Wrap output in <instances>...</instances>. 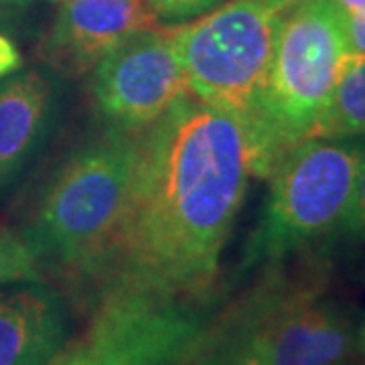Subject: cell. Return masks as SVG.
I'll use <instances>...</instances> for the list:
<instances>
[{"label":"cell","mask_w":365,"mask_h":365,"mask_svg":"<svg viewBox=\"0 0 365 365\" xmlns=\"http://www.w3.org/2000/svg\"><path fill=\"white\" fill-rule=\"evenodd\" d=\"M134 136L128 199L88 284L209 302L254 177L248 128L187 93Z\"/></svg>","instance_id":"obj_1"},{"label":"cell","mask_w":365,"mask_h":365,"mask_svg":"<svg viewBox=\"0 0 365 365\" xmlns=\"http://www.w3.org/2000/svg\"><path fill=\"white\" fill-rule=\"evenodd\" d=\"M197 365H264L250 337L227 317H220L215 333Z\"/></svg>","instance_id":"obj_14"},{"label":"cell","mask_w":365,"mask_h":365,"mask_svg":"<svg viewBox=\"0 0 365 365\" xmlns=\"http://www.w3.org/2000/svg\"><path fill=\"white\" fill-rule=\"evenodd\" d=\"M345 232H351L357 237L365 240V160L361 173H359V181H357V191H355V199H353V207L347 222L343 225Z\"/></svg>","instance_id":"obj_16"},{"label":"cell","mask_w":365,"mask_h":365,"mask_svg":"<svg viewBox=\"0 0 365 365\" xmlns=\"http://www.w3.org/2000/svg\"><path fill=\"white\" fill-rule=\"evenodd\" d=\"M345 53L343 13L331 0H307L282 16L270 73L246 124L254 177H270L292 146L317 136Z\"/></svg>","instance_id":"obj_2"},{"label":"cell","mask_w":365,"mask_h":365,"mask_svg":"<svg viewBox=\"0 0 365 365\" xmlns=\"http://www.w3.org/2000/svg\"><path fill=\"white\" fill-rule=\"evenodd\" d=\"M189 93L173 26L130 35L91 69V96L108 128L136 134Z\"/></svg>","instance_id":"obj_7"},{"label":"cell","mask_w":365,"mask_h":365,"mask_svg":"<svg viewBox=\"0 0 365 365\" xmlns=\"http://www.w3.org/2000/svg\"><path fill=\"white\" fill-rule=\"evenodd\" d=\"M215 325L207 302L112 288L49 365H197Z\"/></svg>","instance_id":"obj_5"},{"label":"cell","mask_w":365,"mask_h":365,"mask_svg":"<svg viewBox=\"0 0 365 365\" xmlns=\"http://www.w3.org/2000/svg\"><path fill=\"white\" fill-rule=\"evenodd\" d=\"M341 13H365V0H331Z\"/></svg>","instance_id":"obj_20"},{"label":"cell","mask_w":365,"mask_h":365,"mask_svg":"<svg viewBox=\"0 0 365 365\" xmlns=\"http://www.w3.org/2000/svg\"><path fill=\"white\" fill-rule=\"evenodd\" d=\"M21 66H23V57L13 39H9L6 35L0 33V79L19 71Z\"/></svg>","instance_id":"obj_18"},{"label":"cell","mask_w":365,"mask_h":365,"mask_svg":"<svg viewBox=\"0 0 365 365\" xmlns=\"http://www.w3.org/2000/svg\"><path fill=\"white\" fill-rule=\"evenodd\" d=\"M69 341V304L45 280L0 288V365H49Z\"/></svg>","instance_id":"obj_10"},{"label":"cell","mask_w":365,"mask_h":365,"mask_svg":"<svg viewBox=\"0 0 365 365\" xmlns=\"http://www.w3.org/2000/svg\"><path fill=\"white\" fill-rule=\"evenodd\" d=\"M134 155L136 136L108 128L59 167L23 232L43 264L90 282L126 205Z\"/></svg>","instance_id":"obj_3"},{"label":"cell","mask_w":365,"mask_h":365,"mask_svg":"<svg viewBox=\"0 0 365 365\" xmlns=\"http://www.w3.org/2000/svg\"><path fill=\"white\" fill-rule=\"evenodd\" d=\"M317 136L365 138V57L345 53Z\"/></svg>","instance_id":"obj_12"},{"label":"cell","mask_w":365,"mask_h":365,"mask_svg":"<svg viewBox=\"0 0 365 365\" xmlns=\"http://www.w3.org/2000/svg\"><path fill=\"white\" fill-rule=\"evenodd\" d=\"M146 0H63L41 57L53 71L81 78L130 35L157 26Z\"/></svg>","instance_id":"obj_9"},{"label":"cell","mask_w":365,"mask_h":365,"mask_svg":"<svg viewBox=\"0 0 365 365\" xmlns=\"http://www.w3.org/2000/svg\"><path fill=\"white\" fill-rule=\"evenodd\" d=\"M280 21L262 0H225L173 26L189 93L248 124L270 73Z\"/></svg>","instance_id":"obj_6"},{"label":"cell","mask_w":365,"mask_h":365,"mask_svg":"<svg viewBox=\"0 0 365 365\" xmlns=\"http://www.w3.org/2000/svg\"><path fill=\"white\" fill-rule=\"evenodd\" d=\"M225 0H146V4L157 14L158 21L167 25H182L211 9L220 6Z\"/></svg>","instance_id":"obj_15"},{"label":"cell","mask_w":365,"mask_h":365,"mask_svg":"<svg viewBox=\"0 0 365 365\" xmlns=\"http://www.w3.org/2000/svg\"><path fill=\"white\" fill-rule=\"evenodd\" d=\"M57 106V88L43 71H14L0 79V193L47 144Z\"/></svg>","instance_id":"obj_11"},{"label":"cell","mask_w":365,"mask_h":365,"mask_svg":"<svg viewBox=\"0 0 365 365\" xmlns=\"http://www.w3.org/2000/svg\"><path fill=\"white\" fill-rule=\"evenodd\" d=\"M357 345H359V349H361L365 355V317H364V323H361V327H359V331H357Z\"/></svg>","instance_id":"obj_22"},{"label":"cell","mask_w":365,"mask_h":365,"mask_svg":"<svg viewBox=\"0 0 365 365\" xmlns=\"http://www.w3.org/2000/svg\"><path fill=\"white\" fill-rule=\"evenodd\" d=\"M364 160L361 138L313 136L292 146L270 173L268 201L244 246L242 270L280 260L343 230Z\"/></svg>","instance_id":"obj_4"},{"label":"cell","mask_w":365,"mask_h":365,"mask_svg":"<svg viewBox=\"0 0 365 365\" xmlns=\"http://www.w3.org/2000/svg\"><path fill=\"white\" fill-rule=\"evenodd\" d=\"M274 14H278V16H284L287 13H290L292 9H297L300 6L302 2H307V0H262Z\"/></svg>","instance_id":"obj_19"},{"label":"cell","mask_w":365,"mask_h":365,"mask_svg":"<svg viewBox=\"0 0 365 365\" xmlns=\"http://www.w3.org/2000/svg\"><path fill=\"white\" fill-rule=\"evenodd\" d=\"M230 319L248 335L264 365H349L359 349L345 311L311 294H262Z\"/></svg>","instance_id":"obj_8"},{"label":"cell","mask_w":365,"mask_h":365,"mask_svg":"<svg viewBox=\"0 0 365 365\" xmlns=\"http://www.w3.org/2000/svg\"><path fill=\"white\" fill-rule=\"evenodd\" d=\"M43 280V262L26 235L0 227V288Z\"/></svg>","instance_id":"obj_13"},{"label":"cell","mask_w":365,"mask_h":365,"mask_svg":"<svg viewBox=\"0 0 365 365\" xmlns=\"http://www.w3.org/2000/svg\"><path fill=\"white\" fill-rule=\"evenodd\" d=\"M343 29L347 51L365 57V13H343Z\"/></svg>","instance_id":"obj_17"},{"label":"cell","mask_w":365,"mask_h":365,"mask_svg":"<svg viewBox=\"0 0 365 365\" xmlns=\"http://www.w3.org/2000/svg\"><path fill=\"white\" fill-rule=\"evenodd\" d=\"M57 2H63V0H57Z\"/></svg>","instance_id":"obj_23"},{"label":"cell","mask_w":365,"mask_h":365,"mask_svg":"<svg viewBox=\"0 0 365 365\" xmlns=\"http://www.w3.org/2000/svg\"><path fill=\"white\" fill-rule=\"evenodd\" d=\"M33 0H0V16L9 13H16L21 9H25L26 4H31Z\"/></svg>","instance_id":"obj_21"}]
</instances>
